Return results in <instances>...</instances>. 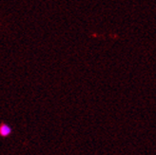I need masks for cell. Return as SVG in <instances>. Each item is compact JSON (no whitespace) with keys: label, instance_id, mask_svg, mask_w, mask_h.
Returning a JSON list of instances; mask_svg holds the SVG:
<instances>
[{"label":"cell","instance_id":"1","mask_svg":"<svg viewBox=\"0 0 156 155\" xmlns=\"http://www.w3.org/2000/svg\"><path fill=\"white\" fill-rule=\"evenodd\" d=\"M12 132V129L8 124H1L0 125V136L2 137H8L10 136Z\"/></svg>","mask_w":156,"mask_h":155}]
</instances>
